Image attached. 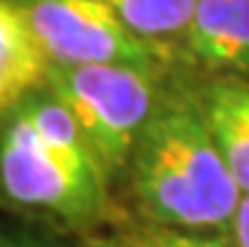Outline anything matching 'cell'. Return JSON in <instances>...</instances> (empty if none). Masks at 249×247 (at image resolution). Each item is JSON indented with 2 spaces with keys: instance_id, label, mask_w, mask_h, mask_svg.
I'll list each match as a JSON object with an SVG mask.
<instances>
[{
  "instance_id": "1",
  "label": "cell",
  "mask_w": 249,
  "mask_h": 247,
  "mask_svg": "<svg viewBox=\"0 0 249 247\" xmlns=\"http://www.w3.org/2000/svg\"><path fill=\"white\" fill-rule=\"evenodd\" d=\"M108 174L73 114L40 91L0 116V202L66 227L108 214Z\"/></svg>"
},
{
  "instance_id": "2",
  "label": "cell",
  "mask_w": 249,
  "mask_h": 247,
  "mask_svg": "<svg viewBox=\"0 0 249 247\" xmlns=\"http://www.w3.org/2000/svg\"><path fill=\"white\" fill-rule=\"evenodd\" d=\"M126 171L139 214L161 227H229L242 199L204 111L189 101L159 104Z\"/></svg>"
},
{
  "instance_id": "3",
  "label": "cell",
  "mask_w": 249,
  "mask_h": 247,
  "mask_svg": "<svg viewBox=\"0 0 249 247\" xmlns=\"http://www.w3.org/2000/svg\"><path fill=\"white\" fill-rule=\"evenodd\" d=\"M46 91L73 114L108 177L128 167L141 132L159 109L151 71L136 66L51 63Z\"/></svg>"
},
{
  "instance_id": "4",
  "label": "cell",
  "mask_w": 249,
  "mask_h": 247,
  "mask_svg": "<svg viewBox=\"0 0 249 247\" xmlns=\"http://www.w3.org/2000/svg\"><path fill=\"white\" fill-rule=\"evenodd\" d=\"M38 46L55 66L119 63L154 71L159 46L141 40L108 0H16Z\"/></svg>"
},
{
  "instance_id": "5",
  "label": "cell",
  "mask_w": 249,
  "mask_h": 247,
  "mask_svg": "<svg viewBox=\"0 0 249 247\" xmlns=\"http://www.w3.org/2000/svg\"><path fill=\"white\" fill-rule=\"evenodd\" d=\"M184 38L204 66L249 74V0H196Z\"/></svg>"
},
{
  "instance_id": "6",
  "label": "cell",
  "mask_w": 249,
  "mask_h": 247,
  "mask_svg": "<svg viewBox=\"0 0 249 247\" xmlns=\"http://www.w3.org/2000/svg\"><path fill=\"white\" fill-rule=\"evenodd\" d=\"M51 61L16 0H0V116L48 89Z\"/></svg>"
},
{
  "instance_id": "7",
  "label": "cell",
  "mask_w": 249,
  "mask_h": 247,
  "mask_svg": "<svg viewBox=\"0 0 249 247\" xmlns=\"http://www.w3.org/2000/svg\"><path fill=\"white\" fill-rule=\"evenodd\" d=\"M204 119L222 152L234 182L249 192V83L239 78L216 81L204 101Z\"/></svg>"
},
{
  "instance_id": "8",
  "label": "cell",
  "mask_w": 249,
  "mask_h": 247,
  "mask_svg": "<svg viewBox=\"0 0 249 247\" xmlns=\"http://www.w3.org/2000/svg\"><path fill=\"white\" fill-rule=\"evenodd\" d=\"M108 5L134 36L159 46L166 38L186 36L196 0H108Z\"/></svg>"
},
{
  "instance_id": "9",
  "label": "cell",
  "mask_w": 249,
  "mask_h": 247,
  "mask_svg": "<svg viewBox=\"0 0 249 247\" xmlns=\"http://www.w3.org/2000/svg\"><path fill=\"white\" fill-rule=\"evenodd\" d=\"M124 242L128 247H237L231 237L204 235L199 229H174L151 222L128 227Z\"/></svg>"
},
{
  "instance_id": "10",
  "label": "cell",
  "mask_w": 249,
  "mask_h": 247,
  "mask_svg": "<svg viewBox=\"0 0 249 247\" xmlns=\"http://www.w3.org/2000/svg\"><path fill=\"white\" fill-rule=\"evenodd\" d=\"M0 247H63L58 240L23 227H0Z\"/></svg>"
},
{
  "instance_id": "11",
  "label": "cell",
  "mask_w": 249,
  "mask_h": 247,
  "mask_svg": "<svg viewBox=\"0 0 249 247\" xmlns=\"http://www.w3.org/2000/svg\"><path fill=\"white\" fill-rule=\"evenodd\" d=\"M227 229H229V237L234 240L237 247H249V192L242 194L237 212H234Z\"/></svg>"
},
{
  "instance_id": "12",
  "label": "cell",
  "mask_w": 249,
  "mask_h": 247,
  "mask_svg": "<svg viewBox=\"0 0 249 247\" xmlns=\"http://www.w3.org/2000/svg\"><path fill=\"white\" fill-rule=\"evenodd\" d=\"M78 247H128V245L116 242V240H83Z\"/></svg>"
}]
</instances>
